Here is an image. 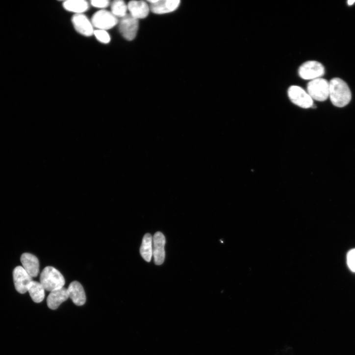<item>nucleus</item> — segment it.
Returning a JSON list of instances; mask_svg holds the SVG:
<instances>
[{"instance_id": "obj_5", "label": "nucleus", "mask_w": 355, "mask_h": 355, "mask_svg": "<svg viewBox=\"0 0 355 355\" xmlns=\"http://www.w3.org/2000/svg\"><path fill=\"white\" fill-rule=\"evenodd\" d=\"M324 66L316 61H308L304 63L299 68V76L305 80H312L321 78L324 74Z\"/></svg>"}, {"instance_id": "obj_9", "label": "nucleus", "mask_w": 355, "mask_h": 355, "mask_svg": "<svg viewBox=\"0 0 355 355\" xmlns=\"http://www.w3.org/2000/svg\"><path fill=\"white\" fill-rule=\"evenodd\" d=\"M13 279L15 288L21 294L28 292V286L33 281L32 278L21 266H17L14 270Z\"/></svg>"}, {"instance_id": "obj_3", "label": "nucleus", "mask_w": 355, "mask_h": 355, "mask_svg": "<svg viewBox=\"0 0 355 355\" xmlns=\"http://www.w3.org/2000/svg\"><path fill=\"white\" fill-rule=\"evenodd\" d=\"M329 82L321 77L310 80L307 85V92L313 101H326L329 98Z\"/></svg>"}, {"instance_id": "obj_23", "label": "nucleus", "mask_w": 355, "mask_h": 355, "mask_svg": "<svg viewBox=\"0 0 355 355\" xmlns=\"http://www.w3.org/2000/svg\"><path fill=\"white\" fill-rule=\"evenodd\" d=\"M354 3H355V0H350V1H348V4L349 5H352Z\"/></svg>"}, {"instance_id": "obj_1", "label": "nucleus", "mask_w": 355, "mask_h": 355, "mask_svg": "<svg viewBox=\"0 0 355 355\" xmlns=\"http://www.w3.org/2000/svg\"><path fill=\"white\" fill-rule=\"evenodd\" d=\"M329 83V98L332 104L339 108L347 105L352 98L351 91L347 84L339 78L332 79Z\"/></svg>"}, {"instance_id": "obj_8", "label": "nucleus", "mask_w": 355, "mask_h": 355, "mask_svg": "<svg viewBox=\"0 0 355 355\" xmlns=\"http://www.w3.org/2000/svg\"><path fill=\"white\" fill-rule=\"evenodd\" d=\"M150 11L157 15H163L176 11L180 6L179 0H151Z\"/></svg>"}, {"instance_id": "obj_4", "label": "nucleus", "mask_w": 355, "mask_h": 355, "mask_svg": "<svg viewBox=\"0 0 355 355\" xmlns=\"http://www.w3.org/2000/svg\"><path fill=\"white\" fill-rule=\"evenodd\" d=\"M288 95L291 102L300 108L307 109L314 107L313 100L301 86H291L288 89Z\"/></svg>"}, {"instance_id": "obj_18", "label": "nucleus", "mask_w": 355, "mask_h": 355, "mask_svg": "<svg viewBox=\"0 0 355 355\" xmlns=\"http://www.w3.org/2000/svg\"><path fill=\"white\" fill-rule=\"evenodd\" d=\"M140 254L147 262H150L152 254V237L150 233L146 234L143 239L140 248Z\"/></svg>"}, {"instance_id": "obj_6", "label": "nucleus", "mask_w": 355, "mask_h": 355, "mask_svg": "<svg viewBox=\"0 0 355 355\" xmlns=\"http://www.w3.org/2000/svg\"><path fill=\"white\" fill-rule=\"evenodd\" d=\"M91 22L93 26L98 29L106 31L115 26L118 20L111 12L101 10L94 15Z\"/></svg>"}, {"instance_id": "obj_21", "label": "nucleus", "mask_w": 355, "mask_h": 355, "mask_svg": "<svg viewBox=\"0 0 355 355\" xmlns=\"http://www.w3.org/2000/svg\"><path fill=\"white\" fill-rule=\"evenodd\" d=\"M347 263L350 271L355 273V248L350 250L348 252Z\"/></svg>"}, {"instance_id": "obj_16", "label": "nucleus", "mask_w": 355, "mask_h": 355, "mask_svg": "<svg viewBox=\"0 0 355 355\" xmlns=\"http://www.w3.org/2000/svg\"><path fill=\"white\" fill-rule=\"evenodd\" d=\"M63 7L67 11L76 14H81L89 8L88 3L84 0H68L64 2Z\"/></svg>"}, {"instance_id": "obj_14", "label": "nucleus", "mask_w": 355, "mask_h": 355, "mask_svg": "<svg viewBox=\"0 0 355 355\" xmlns=\"http://www.w3.org/2000/svg\"><path fill=\"white\" fill-rule=\"evenodd\" d=\"M69 297L75 304L83 305L86 302V295L83 287L77 281L72 282L67 289Z\"/></svg>"}, {"instance_id": "obj_11", "label": "nucleus", "mask_w": 355, "mask_h": 355, "mask_svg": "<svg viewBox=\"0 0 355 355\" xmlns=\"http://www.w3.org/2000/svg\"><path fill=\"white\" fill-rule=\"evenodd\" d=\"M76 31L85 36H91L94 34V26L92 22L82 14H76L72 19Z\"/></svg>"}, {"instance_id": "obj_7", "label": "nucleus", "mask_w": 355, "mask_h": 355, "mask_svg": "<svg viewBox=\"0 0 355 355\" xmlns=\"http://www.w3.org/2000/svg\"><path fill=\"white\" fill-rule=\"evenodd\" d=\"M139 28L138 20L130 14L122 18L119 24V30L123 37L128 41L134 40Z\"/></svg>"}, {"instance_id": "obj_13", "label": "nucleus", "mask_w": 355, "mask_h": 355, "mask_svg": "<svg viewBox=\"0 0 355 355\" xmlns=\"http://www.w3.org/2000/svg\"><path fill=\"white\" fill-rule=\"evenodd\" d=\"M130 15L137 20L147 18L150 11V6L143 1H132L127 5Z\"/></svg>"}, {"instance_id": "obj_19", "label": "nucleus", "mask_w": 355, "mask_h": 355, "mask_svg": "<svg viewBox=\"0 0 355 355\" xmlns=\"http://www.w3.org/2000/svg\"><path fill=\"white\" fill-rule=\"evenodd\" d=\"M127 5L121 0L114 1L111 5V13L116 18H123L127 16Z\"/></svg>"}, {"instance_id": "obj_22", "label": "nucleus", "mask_w": 355, "mask_h": 355, "mask_svg": "<svg viewBox=\"0 0 355 355\" xmlns=\"http://www.w3.org/2000/svg\"><path fill=\"white\" fill-rule=\"evenodd\" d=\"M92 5L98 8H105L107 7L110 2L108 0H94L91 2Z\"/></svg>"}, {"instance_id": "obj_17", "label": "nucleus", "mask_w": 355, "mask_h": 355, "mask_svg": "<svg viewBox=\"0 0 355 355\" xmlns=\"http://www.w3.org/2000/svg\"><path fill=\"white\" fill-rule=\"evenodd\" d=\"M45 289L41 283L33 281L29 284L28 292L32 300L36 303H41L45 299Z\"/></svg>"}, {"instance_id": "obj_15", "label": "nucleus", "mask_w": 355, "mask_h": 355, "mask_svg": "<svg viewBox=\"0 0 355 355\" xmlns=\"http://www.w3.org/2000/svg\"><path fill=\"white\" fill-rule=\"evenodd\" d=\"M69 298L67 289L63 287L51 292L47 298V305L50 309L55 310Z\"/></svg>"}, {"instance_id": "obj_20", "label": "nucleus", "mask_w": 355, "mask_h": 355, "mask_svg": "<svg viewBox=\"0 0 355 355\" xmlns=\"http://www.w3.org/2000/svg\"><path fill=\"white\" fill-rule=\"evenodd\" d=\"M94 34L97 39L102 43L108 44L110 42V35L106 30L98 29L94 31Z\"/></svg>"}, {"instance_id": "obj_10", "label": "nucleus", "mask_w": 355, "mask_h": 355, "mask_svg": "<svg viewBox=\"0 0 355 355\" xmlns=\"http://www.w3.org/2000/svg\"><path fill=\"white\" fill-rule=\"evenodd\" d=\"M165 238L162 233L156 232L152 237V254L154 263L159 265L162 264L165 257Z\"/></svg>"}, {"instance_id": "obj_2", "label": "nucleus", "mask_w": 355, "mask_h": 355, "mask_svg": "<svg viewBox=\"0 0 355 355\" xmlns=\"http://www.w3.org/2000/svg\"><path fill=\"white\" fill-rule=\"evenodd\" d=\"M40 283L45 290L51 292L64 287L65 281L57 270L52 266H47L41 274Z\"/></svg>"}, {"instance_id": "obj_12", "label": "nucleus", "mask_w": 355, "mask_h": 355, "mask_svg": "<svg viewBox=\"0 0 355 355\" xmlns=\"http://www.w3.org/2000/svg\"><path fill=\"white\" fill-rule=\"evenodd\" d=\"M23 268L32 277H37L39 273V261L38 258L33 254L25 253L21 258Z\"/></svg>"}]
</instances>
